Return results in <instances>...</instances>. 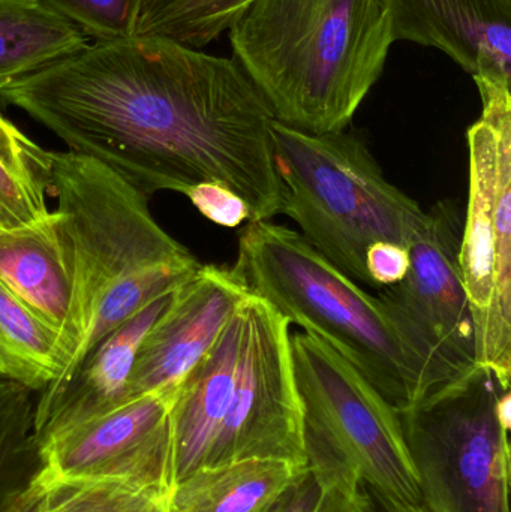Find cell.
Here are the masks:
<instances>
[{
  "label": "cell",
  "mask_w": 511,
  "mask_h": 512,
  "mask_svg": "<svg viewBox=\"0 0 511 512\" xmlns=\"http://www.w3.org/2000/svg\"><path fill=\"white\" fill-rule=\"evenodd\" d=\"M242 304L213 348L180 385L171 409L174 484L206 465L227 414L242 349Z\"/></svg>",
  "instance_id": "obj_16"
},
{
  "label": "cell",
  "mask_w": 511,
  "mask_h": 512,
  "mask_svg": "<svg viewBox=\"0 0 511 512\" xmlns=\"http://www.w3.org/2000/svg\"><path fill=\"white\" fill-rule=\"evenodd\" d=\"M233 270L290 325L342 355L396 411L450 384L393 307L345 276L302 234L272 221L248 222Z\"/></svg>",
  "instance_id": "obj_4"
},
{
  "label": "cell",
  "mask_w": 511,
  "mask_h": 512,
  "mask_svg": "<svg viewBox=\"0 0 511 512\" xmlns=\"http://www.w3.org/2000/svg\"><path fill=\"white\" fill-rule=\"evenodd\" d=\"M179 388L153 391L39 439L48 480L113 481L171 492V409Z\"/></svg>",
  "instance_id": "obj_11"
},
{
  "label": "cell",
  "mask_w": 511,
  "mask_h": 512,
  "mask_svg": "<svg viewBox=\"0 0 511 512\" xmlns=\"http://www.w3.org/2000/svg\"><path fill=\"white\" fill-rule=\"evenodd\" d=\"M0 285L56 334L62 375L74 351L75 273L56 210L32 224L0 230Z\"/></svg>",
  "instance_id": "obj_13"
},
{
  "label": "cell",
  "mask_w": 511,
  "mask_h": 512,
  "mask_svg": "<svg viewBox=\"0 0 511 512\" xmlns=\"http://www.w3.org/2000/svg\"><path fill=\"white\" fill-rule=\"evenodd\" d=\"M306 462L315 463L326 474V496L318 512H392L363 486L353 472L335 460L318 453H308Z\"/></svg>",
  "instance_id": "obj_24"
},
{
  "label": "cell",
  "mask_w": 511,
  "mask_h": 512,
  "mask_svg": "<svg viewBox=\"0 0 511 512\" xmlns=\"http://www.w3.org/2000/svg\"><path fill=\"white\" fill-rule=\"evenodd\" d=\"M62 369L59 339L0 285V378L44 391Z\"/></svg>",
  "instance_id": "obj_20"
},
{
  "label": "cell",
  "mask_w": 511,
  "mask_h": 512,
  "mask_svg": "<svg viewBox=\"0 0 511 512\" xmlns=\"http://www.w3.org/2000/svg\"><path fill=\"white\" fill-rule=\"evenodd\" d=\"M56 213L74 256L75 342L59 390L108 334L170 294L201 262L153 218L149 197L80 153L51 152Z\"/></svg>",
  "instance_id": "obj_3"
},
{
  "label": "cell",
  "mask_w": 511,
  "mask_h": 512,
  "mask_svg": "<svg viewBox=\"0 0 511 512\" xmlns=\"http://www.w3.org/2000/svg\"><path fill=\"white\" fill-rule=\"evenodd\" d=\"M171 292L104 337L59 390L41 394L33 417L38 439L129 400V381L141 340L167 306Z\"/></svg>",
  "instance_id": "obj_15"
},
{
  "label": "cell",
  "mask_w": 511,
  "mask_h": 512,
  "mask_svg": "<svg viewBox=\"0 0 511 512\" xmlns=\"http://www.w3.org/2000/svg\"><path fill=\"white\" fill-rule=\"evenodd\" d=\"M482 117L467 132L468 206L461 259L480 366L511 379V81L474 75Z\"/></svg>",
  "instance_id": "obj_8"
},
{
  "label": "cell",
  "mask_w": 511,
  "mask_h": 512,
  "mask_svg": "<svg viewBox=\"0 0 511 512\" xmlns=\"http://www.w3.org/2000/svg\"><path fill=\"white\" fill-rule=\"evenodd\" d=\"M3 512H41L39 511L38 490L33 486L32 481H30L26 492L17 496V498L14 499V502H12L11 505H8Z\"/></svg>",
  "instance_id": "obj_29"
},
{
  "label": "cell",
  "mask_w": 511,
  "mask_h": 512,
  "mask_svg": "<svg viewBox=\"0 0 511 512\" xmlns=\"http://www.w3.org/2000/svg\"><path fill=\"white\" fill-rule=\"evenodd\" d=\"M270 131L284 185L282 215L345 276L369 285V248L377 243L410 248L425 210L384 177L356 135L309 134L278 120Z\"/></svg>",
  "instance_id": "obj_5"
},
{
  "label": "cell",
  "mask_w": 511,
  "mask_h": 512,
  "mask_svg": "<svg viewBox=\"0 0 511 512\" xmlns=\"http://www.w3.org/2000/svg\"><path fill=\"white\" fill-rule=\"evenodd\" d=\"M41 512H168L170 492L113 481L48 480L36 475Z\"/></svg>",
  "instance_id": "obj_22"
},
{
  "label": "cell",
  "mask_w": 511,
  "mask_h": 512,
  "mask_svg": "<svg viewBox=\"0 0 511 512\" xmlns=\"http://www.w3.org/2000/svg\"><path fill=\"white\" fill-rule=\"evenodd\" d=\"M462 228L455 201L434 204L411 240L407 274L380 294L450 384L480 366L459 259Z\"/></svg>",
  "instance_id": "obj_10"
},
{
  "label": "cell",
  "mask_w": 511,
  "mask_h": 512,
  "mask_svg": "<svg viewBox=\"0 0 511 512\" xmlns=\"http://www.w3.org/2000/svg\"><path fill=\"white\" fill-rule=\"evenodd\" d=\"M192 206L209 221L222 227L236 228L251 221V212L245 201L225 186L201 183L185 192Z\"/></svg>",
  "instance_id": "obj_25"
},
{
  "label": "cell",
  "mask_w": 511,
  "mask_h": 512,
  "mask_svg": "<svg viewBox=\"0 0 511 512\" xmlns=\"http://www.w3.org/2000/svg\"><path fill=\"white\" fill-rule=\"evenodd\" d=\"M0 101L147 197L215 183L245 201L249 222L282 215L275 117L234 59L162 36L90 42L3 87Z\"/></svg>",
  "instance_id": "obj_1"
},
{
  "label": "cell",
  "mask_w": 511,
  "mask_h": 512,
  "mask_svg": "<svg viewBox=\"0 0 511 512\" xmlns=\"http://www.w3.org/2000/svg\"><path fill=\"white\" fill-rule=\"evenodd\" d=\"M32 391L11 379L0 378V441L11 438L26 417Z\"/></svg>",
  "instance_id": "obj_28"
},
{
  "label": "cell",
  "mask_w": 511,
  "mask_h": 512,
  "mask_svg": "<svg viewBox=\"0 0 511 512\" xmlns=\"http://www.w3.org/2000/svg\"><path fill=\"white\" fill-rule=\"evenodd\" d=\"M80 27L90 41L105 42L137 33L147 0H45Z\"/></svg>",
  "instance_id": "obj_23"
},
{
  "label": "cell",
  "mask_w": 511,
  "mask_h": 512,
  "mask_svg": "<svg viewBox=\"0 0 511 512\" xmlns=\"http://www.w3.org/2000/svg\"><path fill=\"white\" fill-rule=\"evenodd\" d=\"M251 294L233 268L203 265L173 292L141 340L128 399L179 388Z\"/></svg>",
  "instance_id": "obj_12"
},
{
  "label": "cell",
  "mask_w": 511,
  "mask_h": 512,
  "mask_svg": "<svg viewBox=\"0 0 511 512\" xmlns=\"http://www.w3.org/2000/svg\"><path fill=\"white\" fill-rule=\"evenodd\" d=\"M48 195H53L51 152L0 113V230L50 215Z\"/></svg>",
  "instance_id": "obj_19"
},
{
  "label": "cell",
  "mask_w": 511,
  "mask_h": 512,
  "mask_svg": "<svg viewBox=\"0 0 511 512\" xmlns=\"http://www.w3.org/2000/svg\"><path fill=\"white\" fill-rule=\"evenodd\" d=\"M90 42L45 0H0V89L75 56Z\"/></svg>",
  "instance_id": "obj_18"
},
{
  "label": "cell",
  "mask_w": 511,
  "mask_h": 512,
  "mask_svg": "<svg viewBox=\"0 0 511 512\" xmlns=\"http://www.w3.org/2000/svg\"><path fill=\"white\" fill-rule=\"evenodd\" d=\"M303 465L251 459L203 466L174 484L168 512H264Z\"/></svg>",
  "instance_id": "obj_17"
},
{
  "label": "cell",
  "mask_w": 511,
  "mask_h": 512,
  "mask_svg": "<svg viewBox=\"0 0 511 512\" xmlns=\"http://www.w3.org/2000/svg\"><path fill=\"white\" fill-rule=\"evenodd\" d=\"M326 487L323 469L306 462L264 512H318L326 496Z\"/></svg>",
  "instance_id": "obj_26"
},
{
  "label": "cell",
  "mask_w": 511,
  "mask_h": 512,
  "mask_svg": "<svg viewBox=\"0 0 511 512\" xmlns=\"http://www.w3.org/2000/svg\"><path fill=\"white\" fill-rule=\"evenodd\" d=\"M408 265H410L408 248L392 245V243H377L369 248L366 254L369 286L383 291L389 286L396 285L404 279Z\"/></svg>",
  "instance_id": "obj_27"
},
{
  "label": "cell",
  "mask_w": 511,
  "mask_h": 512,
  "mask_svg": "<svg viewBox=\"0 0 511 512\" xmlns=\"http://www.w3.org/2000/svg\"><path fill=\"white\" fill-rule=\"evenodd\" d=\"M228 33L275 120L317 135L350 125L395 42L390 0H252Z\"/></svg>",
  "instance_id": "obj_2"
},
{
  "label": "cell",
  "mask_w": 511,
  "mask_h": 512,
  "mask_svg": "<svg viewBox=\"0 0 511 512\" xmlns=\"http://www.w3.org/2000/svg\"><path fill=\"white\" fill-rule=\"evenodd\" d=\"M242 310L236 384L204 466L251 459L303 465L305 427L291 360L290 322L254 294L243 301Z\"/></svg>",
  "instance_id": "obj_9"
},
{
  "label": "cell",
  "mask_w": 511,
  "mask_h": 512,
  "mask_svg": "<svg viewBox=\"0 0 511 512\" xmlns=\"http://www.w3.org/2000/svg\"><path fill=\"white\" fill-rule=\"evenodd\" d=\"M510 406L479 366L398 412L428 512H510Z\"/></svg>",
  "instance_id": "obj_6"
},
{
  "label": "cell",
  "mask_w": 511,
  "mask_h": 512,
  "mask_svg": "<svg viewBox=\"0 0 511 512\" xmlns=\"http://www.w3.org/2000/svg\"><path fill=\"white\" fill-rule=\"evenodd\" d=\"M252 0H147L135 35L162 36L203 50Z\"/></svg>",
  "instance_id": "obj_21"
},
{
  "label": "cell",
  "mask_w": 511,
  "mask_h": 512,
  "mask_svg": "<svg viewBox=\"0 0 511 512\" xmlns=\"http://www.w3.org/2000/svg\"><path fill=\"white\" fill-rule=\"evenodd\" d=\"M305 450L353 472L392 512H428L398 411L335 349L290 333Z\"/></svg>",
  "instance_id": "obj_7"
},
{
  "label": "cell",
  "mask_w": 511,
  "mask_h": 512,
  "mask_svg": "<svg viewBox=\"0 0 511 512\" xmlns=\"http://www.w3.org/2000/svg\"><path fill=\"white\" fill-rule=\"evenodd\" d=\"M393 38L434 47L473 75L511 80V0H390Z\"/></svg>",
  "instance_id": "obj_14"
}]
</instances>
